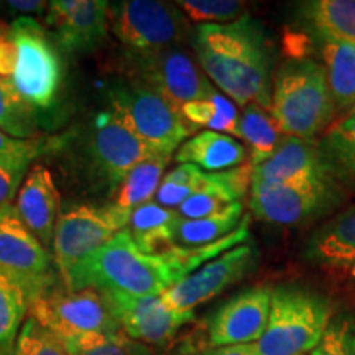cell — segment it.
<instances>
[{
  "instance_id": "obj_1",
  "label": "cell",
  "mask_w": 355,
  "mask_h": 355,
  "mask_svg": "<svg viewBox=\"0 0 355 355\" xmlns=\"http://www.w3.org/2000/svg\"><path fill=\"white\" fill-rule=\"evenodd\" d=\"M199 68L235 105L268 110L272 99V48L250 15L230 24L199 25L193 35Z\"/></svg>"
},
{
  "instance_id": "obj_2",
  "label": "cell",
  "mask_w": 355,
  "mask_h": 355,
  "mask_svg": "<svg viewBox=\"0 0 355 355\" xmlns=\"http://www.w3.org/2000/svg\"><path fill=\"white\" fill-rule=\"evenodd\" d=\"M180 279L183 275L166 250L146 254L125 229L99 250L71 266L63 275V285L71 291L92 288L101 293L162 296Z\"/></svg>"
},
{
  "instance_id": "obj_3",
  "label": "cell",
  "mask_w": 355,
  "mask_h": 355,
  "mask_svg": "<svg viewBox=\"0 0 355 355\" xmlns=\"http://www.w3.org/2000/svg\"><path fill=\"white\" fill-rule=\"evenodd\" d=\"M268 112L285 137L314 140L326 130L337 110L322 64L306 56L286 60L273 79Z\"/></svg>"
},
{
  "instance_id": "obj_4",
  "label": "cell",
  "mask_w": 355,
  "mask_h": 355,
  "mask_svg": "<svg viewBox=\"0 0 355 355\" xmlns=\"http://www.w3.org/2000/svg\"><path fill=\"white\" fill-rule=\"evenodd\" d=\"M329 321L326 296L300 286L272 288L268 322L255 350L259 355H308Z\"/></svg>"
},
{
  "instance_id": "obj_5",
  "label": "cell",
  "mask_w": 355,
  "mask_h": 355,
  "mask_svg": "<svg viewBox=\"0 0 355 355\" xmlns=\"http://www.w3.org/2000/svg\"><path fill=\"white\" fill-rule=\"evenodd\" d=\"M13 46L10 83L32 107L55 105L63 83V66L46 30L32 17H20L8 26Z\"/></svg>"
},
{
  "instance_id": "obj_6",
  "label": "cell",
  "mask_w": 355,
  "mask_h": 355,
  "mask_svg": "<svg viewBox=\"0 0 355 355\" xmlns=\"http://www.w3.org/2000/svg\"><path fill=\"white\" fill-rule=\"evenodd\" d=\"M110 107L159 155L173 157L194 135V128L184 121L181 109L137 79L130 78L112 89Z\"/></svg>"
},
{
  "instance_id": "obj_7",
  "label": "cell",
  "mask_w": 355,
  "mask_h": 355,
  "mask_svg": "<svg viewBox=\"0 0 355 355\" xmlns=\"http://www.w3.org/2000/svg\"><path fill=\"white\" fill-rule=\"evenodd\" d=\"M109 25L127 55H146L180 46L188 35V24L180 7L157 0L109 3Z\"/></svg>"
},
{
  "instance_id": "obj_8",
  "label": "cell",
  "mask_w": 355,
  "mask_h": 355,
  "mask_svg": "<svg viewBox=\"0 0 355 355\" xmlns=\"http://www.w3.org/2000/svg\"><path fill=\"white\" fill-rule=\"evenodd\" d=\"M128 212L115 204L69 207L58 217L53 237V260L61 277L71 266L104 247L110 239L128 227Z\"/></svg>"
},
{
  "instance_id": "obj_9",
  "label": "cell",
  "mask_w": 355,
  "mask_h": 355,
  "mask_svg": "<svg viewBox=\"0 0 355 355\" xmlns=\"http://www.w3.org/2000/svg\"><path fill=\"white\" fill-rule=\"evenodd\" d=\"M344 194L336 180H311L282 186H250V211L260 220L298 225L334 211Z\"/></svg>"
},
{
  "instance_id": "obj_10",
  "label": "cell",
  "mask_w": 355,
  "mask_h": 355,
  "mask_svg": "<svg viewBox=\"0 0 355 355\" xmlns=\"http://www.w3.org/2000/svg\"><path fill=\"white\" fill-rule=\"evenodd\" d=\"M28 316L56 336L117 334L122 332L102 293L86 288H50L30 304Z\"/></svg>"
},
{
  "instance_id": "obj_11",
  "label": "cell",
  "mask_w": 355,
  "mask_h": 355,
  "mask_svg": "<svg viewBox=\"0 0 355 355\" xmlns=\"http://www.w3.org/2000/svg\"><path fill=\"white\" fill-rule=\"evenodd\" d=\"M53 263L50 248L21 222L15 204L0 207V273L20 283L33 303L55 286Z\"/></svg>"
},
{
  "instance_id": "obj_12",
  "label": "cell",
  "mask_w": 355,
  "mask_h": 355,
  "mask_svg": "<svg viewBox=\"0 0 355 355\" xmlns=\"http://www.w3.org/2000/svg\"><path fill=\"white\" fill-rule=\"evenodd\" d=\"M125 58L130 64L132 79L155 89L178 109L188 102L206 99L217 91L181 46Z\"/></svg>"
},
{
  "instance_id": "obj_13",
  "label": "cell",
  "mask_w": 355,
  "mask_h": 355,
  "mask_svg": "<svg viewBox=\"0 0 355 355\" xmlns=\"http://www.w3.org/2000/svg\"><path fill=\"white\" fill-rule=\"evenodd\" d=\"M87 152L97 175L114 189L122 184L137 165L159 155L146 145L112 107L97 115L89 137Z\"/></svg>"
},
{
  "instance_id": "obj_14",
  "label": "cell",
  "mask_w": 355,
  "mask_h": 355,
  "mask_svg": "<svg viewBox=\"0 0 355 355\" xmlns=\"http://www.w3.org/2000/svg\"><path fill=\"white\" fill-rule=\"evenodd\" d=\"M257 260V248L241 243L168 288L162 295L163 303L176 313H193L194 308L254 272Z\"/></svg>"
},
{
  "instance_id": "obj_15",
  "label": "cell",
  "mask_w": 355,
  "mask_h": 355,
  "mask_svg": "<svg viewBox=\"0 0 355 355\" xmlns=\"http://www.w3.org/2000/svg\"><path fill=\"white\" fill-rule=\"evenodd\" d=\"M101 293V291H99ZM123 334L145 345H162L193 321V313H176L162 296H133L127 293H102Z\"/></svg>"
},
{
  "instance_id": "obj_16",
  "label": "cell",
  "mask_w": 355,
  "mask_h": 355,
  "mask_svg": "<svg viewBox=\"0 0 355 355\" xmlns=\"http://www.w3.org/2000/svg\"><path fill=\"white\" fill-rule=\"evenodd\" d=\"M272 288H247L220 304L207 324L211 347L255 344L263 334L270 314Z\"/></svg>"
},
{
  "instance_id": "obj_17",
  "label": "cell",
  "mask_w": 355,
  "mask_h": 355,
  "mask_svg": "<svg viewBox=\"0 0 355 355\" xmlns=\"http://www.w3.org/2000/svg\"><path fill=\"white\" fill-rule=\"evenodd\" d=\"M46 12L58 44L69 55L94 50L109 33V2L104 0H53Z\"/></svg>"
},
{
  "instance_id": "obj_18",
  "label": "cell",
  "mask_w": 355,
  "mask_h": 355,
  "mask_svg": "<svg viewBox=\"0 0 355 355\" xmlns=\"http://www.w3.org/2000/svg\"><path fill=\"white\" fill-rule=\"evenodd\" d=\"M311 180H336V173L321 145L293 137H285L277 152L252 173V186H282Z\"/></svg>"
},
{
  "instance_id": "obj_19",
  "label": "cell",
  "mask_w": 355,
  "mask_h": 355,
  "mask_svg": "<svg viewBox=\"0 0 355 355\" xmlns=\"http://www.w3.org/2000/svg\"><path fill=\"white\" fill-rule=\"evenodd\" d=\"M15 209L30 232L44 247L51 248L60 217V191L48 168L43 165L30 168L17 194Z\"/></svg>"
},
{
  "instance_id": "obj_20",
  "label": "cell",
  "mask_w": 355,
  "mask_h": 355,
  "mask_svg": "<svg viewBox=\"0 0 355 355\" xmlns=\"http://www.w3.org/2000/svg\"><path fill=\"white\" fill-rule=\"evenodd\" d=\"M252 173L254 166L250 163L227 171L206 173L198 193L181 204L176 212L183 219H202L224 211L230 204L243 201L245 194L250 193Z\"/></svg>"
},
{
  "instance_id": "obj_21",
  "label": "cell",
  "mask_w": 355,
  "mask_h": 355,
  "mask_svg": "<svg viewBox=\"0 0 355 355\" xmlns=\"http://www.w3.org/2000/svg\"><path fill=\"white\" fill-rule=\"evenodd\" d=\"M303 257L311 263L331 268L355 265V206L340 211L306 239Z\"/></svg>"
},
{
  "instance_id": "obj_22",
  "label": "cell",
  "mask_w": 355,
  "mask_h": 355,
  "mask_svg": "<svg viewBox=\"0 0 355 355\" xmlns=\"http://www.w3.org/2000/svg\"><path fill=\"white\" fill-rule=\"evenodd\" d=\"M247 146L225 133L204 130L189 137L175 153L178 165H194L206 173L237 168L247 162Z\"/></svg>"
},
{
  "instance_id": "obj_23",
  "label": "cell",
  "mask_w": 355,
  "mask_h": 355,
  "mask_svg": "<svg viewBox=\"0 0 355 355\" xmlns=\"http://www.w3.org/2000/svg\"><path fill=\"white\" fill-rule=\"evenodd\" d=\"M298 10L316 37L355 46V0H309Z\"/></svg>"
},
{
  "instance_id": "obj_24",
  "label": "cell",
  "mask_w": 355,
  "mask_h": 355,
  "mask_svg": "<svg viewBox=\"0 0 355 355\" xmlns=\"http://www.w3.org/2000/svg\"><path fill=\"white\" fill-rule=\"evenodd\" d=\"M316 38L336 110L352 114L355 109V46L329 38Z\"/></svg>"
},
{
  "instance_id": "obj_25",
  "label": "cell",
  "mask_w": 355,
  "mask_h": 355,
  "mask_svg": "<svg viewBox=\"0 0 355 355\" xmlns=\"http://www.w3.org/2000/svg\"><path fill=\"white\" fill-rule=\"evenodd\" d=\"M180 219L176 211L150 201L132 212L127 230L140 250L162 254L175 245V229Z\"/></svg>"
},
{
  "instance_id": "obj_26",
  "label": "cell",
  "mask_w": 355,
  "mask_h": 355,
  "mask_svg": "<svg viewBox=\"0 0 355 355\" xmlns=\"http://www.w3.org/2000/svg\"><path fill=\"white\" fill-rule=\"evenodd\" d=\"M235 137L247 144V152L250 155L248 163L254 168L272 157L285 140V135L279 130L268 110L257 104L243 107L234 139Z\"/></svg>"
},
{
  "instance_id": "obj_27",
  "label": "cell",
  "mask_w": 355,
  "mask_h": 355,
  "mask_svg": "<svg viewBox=\"0 0 355 355\" xmlns=\"http://www.w3.org/2000/svg\"><path fill=\"white\" fill-rule=\"evenodd\" d=\"M243 201H237L225 207L224 211L202 219L178 220L175 229V245L180 247H202L227 237L239 227L243 219Z\"/></svg>"
},
{
  "instance_id": "obj_28",
  "label": "cell",
  "mask_w": 355,
  "mask_h": 355,
  "mask_svg": "<svg viewBox=\"0 0 355 355\" xmlns=\"http://www.w3.org/2000/svg\"><path fill=\"white\" fill-rule=\"evenodd\" d=\"M171 158L168 155H157L133 168L117 188L115 206L132 214L137 207L153 201Z\"/></svg>"
},
{
  "instance_id": "obj_29",
  "label": "cell",
  "mask_w": 355,
  "mask_h": 355,
  "mask_svg": "<svg viewBox=\"0 0 355 355\" xmlns=\"http://www.w3.org/2000/svg\"><path fill=\"white\" fill-rule=\"evenodd\" d=\"M30 304L25 288L0 273V355H15L17 337L28 318Z\"/></svg>"
},
{
  "instance_id": "obj_30",
  "label": "cell",
  "mask_w": 355,
  "mask_h": 355,
  "mask_svg": "<svg viewBox=\"0 0 355 355\" xmlns=\"http://www.w3.org/2000/svg\"><path fill=\"white\" fill-rule=\"evenodd\" d=\"M181 115L194 130L199 127H206L207 130L225 133L230 137H234L239 119H241L237 105L219 91H214L206 99L184 104L181 107Z\"/></svg>"
},
{
  "instance_id": "obj_31",
  "label": "cell",
  "mask_w": 355,
  "mask_h": 355,
  "mask_svg": "<svg viewBox=\"0 0 355 355\" xmlns=\"http://www.w3.org/2000/svg\"><path fill=\"white\" fill-rule=\"evenodd\" d=\"M68 355H153L148 345L117 334H66L58 336Z\"/></svg>"
},
{
  "instance_id": "obj_32",
  "label": "cell",
  "mask_w": 355,
  "mask_h": 355,
  "mask_svg": "<svg viewBox=\"0 0 355 355\" xmlns=\"http://www.w3.org/2000/svg\"><path fill=\"white\" fill-rule=\"evenodd\" d=\"M0 130L13 139L37 137L35 109L19 94L7 78H0Z\"/></svg>"
},
{
  "instance_id": "obj_33",
  "label": "cell",
  "mask_w": 355,
  "mask_h": 355,
  "mask_svg": "<svg viewBox=\"0 0 355 355\" xmlns=\"http://www.w3.org/2000/svg\"><path fill=\"white\" fill-rule=\"evenodd\" d=\"M319 145L336 176H345L355 183V114L345 115L334 123Z\"/></svg>"
},
{
  "instance_id": "obj_34",
  "label": "cell",
  "mask_w": 355,
  "mask_h": 355,
  "mask_svg": "<svg viewBox=\"0 0 355 355\" xmlns=\"http://www.w3.org/2000/svg\"><path fill=\"white\" fill-rule=\"evenodd\" d=\"M206 171L194 165H178L163 176L153 201L166 209L176 211L181 204L198 193L204 183Z\"/></svg>"
},
{
  "instance_id": "obj_35",
  "label": "cell",
  "mask_w": 355,
  "mask_h": 355,
  "mask_svg": "<svg viewBox=\"0 0 355 355\" xmlns=\"http://www.w3.org/2000/svg\"><path fill=\"white\" fill-rule=\"evenodd\" d=\"M186 19L196 24H230L247 15V3L237 0H180L176 2Z\"/></svg>"
},
{
  "instance_id": "obj_36",
  "label": "cell",
  "mask_w": 355,
  "mask_h": 355,
  "mask_svg": "<svg viewBox=\"0 0 355 355\" xmlns=\"http://www.w3.org/2000/svg\"><path fill=\"white\" fill-rule=\"evenodd\" d=\"M309 355H355V316L337 314L331 318L321 340Z\"/></svg>"
},
{
  "instance_id": "obj_37",
  "label": "cell",
  "mask_w": 355,
  "mask_h": 355,
  "mask_svg": "<svg viewBox=\"0 0 355 355\" xmlns=\"http://www.w3.org/2000/svg\"><path fill=\"white\" fill-rule=\"evenodd\" d=\"M15 355H68V352L60 337L28 316L17 337Z\"/></svg>"
},
{
  "instance_id": "obj_38",
  "label": "cell",
  "mask_w": 355,
  "mask_h": 355,
  "mask_svg": "<svg viewBox=\"0 0 355 355\" xmlns=\"http://www.w3.org/2000/svg\"><path fill=\"white\" fill-rule=\"evenodd\" d=\"M60 139H13L0 130V159H32L56 148Z\"/></svg>"
},
{
  "instance_id": "obj_39",
  "label": "cell",
  "mask_w": 355,
  "mask_h": 355,
  "mask_svg": "<svg viewBox=\"0 0 355 355\" xmlns=\"http://www.w3.org/2000/svg\"><path fill=\"white\" fill-rule=\"evenodd\" d=\"M32 163V159H0V207L12 202Z\"/></svg>"
},
{
  "instance_id": "obj_40",
  "label": "cell",
  "mask_w": 355,
  "mask_h": 355,
  "mask_svg": "<svg viewBox=\"0 0 355 355\" xmlns=\"http://www.w3.org/2000/svg\"><path fill=\"white\" fill-rule=\"evenodd\" d=\"M201 355H259L254 344L224 345V347H211L204 350Z\"/></svg>"
},
{
  "instance_id": "obj_41",
  "label": "cell",
  "mask_w": 355,
  "mask_h": 355,
  "mask_svg": "<svg viewBox=\"0 0 355 355\" xmlns=\"http://www.w3.org/2000/svg\"><path fill=\"white\" fill-rule=\"evenodd\" d=\"M13 68V46L7 38L0 42V78H10Z\"/></svg>"
},
{
  "instance_id": "obj_42",
  "label": "cell",
  "mask_w": 355,
  "mask_h": 355,
  "mask_svg": "<svg viewBox=\"0 0 355 355\" xmlns=\"http://www.w3.org/2000/svg\"><path fill=\"white\" fill-rule=\"evenodd\" d=\"M8 7L12 10L24 13H40L46 10L48 2H42V0H10Z\"/></svg>"
},
{
  "instance_id": "obj_43",
  "label": "cell",
  "mask_w": 355,
  "mask_h": 355,
  "mask_svg": "<svg viewBox=\"0 0 355 355\" xmlns=\"http://www.w3.org/2000/svg\"><path fill=\"white\" fill-rule=\"evenodd\" d=\"M7 35H8V26L0 24V42H2L3 38H7Z\"/></svg>"
},
{
  "instance_id": "obj_44",
  "label": "cell",
  "mask_w": 355,
  "mask_h": 355,
  "mask_svg": "<svg viewBox=\"0 0 355 355\" xmlns=\"http://www.w3.org/2000/svg\"><path fill=\"white\" fill-rule=\"evenodd\" d=\"M175 355H193V350H191L189 347H183L181 350H178Z\"/></svg>"
},
{
  "instance_id": "obj_45",
  "label": "cell",
  "mask_w": 355,
  "mask_h": 355,
  "mask_svg": "<svg viewBox=\"0 0 355 355\" xmlns=\"http://www.w3.org/2000/svg\"><path fill=\"white\" fill-rule=\"evenodd\" d=\"M352 277H354V278H355V265H354V266H352Z\"/></svg>"
},
{
  "instance_id": "obj_46",
  "label": "cell",
  "mask_w": 355,
  "mask_h": 355,
  "mask_svg": "<svg viewBox=\"0 0 355 355\" xmlns=\"http://www.w3.org/2000/svg\"><path fill=\"white\" fill-rule=\"evenodd\" d=\"M352 114H355V109H354V112H352Z\"/></svg>"
}]
</instances>
